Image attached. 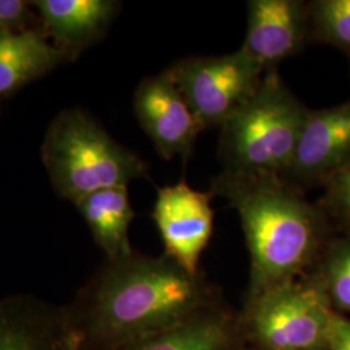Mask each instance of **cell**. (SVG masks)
Masks as SVG:
<instances>
[{
	"label": "cell",
	"instance_id": "obj_11",
	"mask_svg": "<svg viewBox=\"0 0 350 350\" xmlns=\"http://www.w3.org/2000/svg\"><path fill=\"white\" fill-rule=\"evenodd\" d=\"M0 350H83L66 306L33 296L0 297Z\"/></svg>",
	"mask_w": 350,
	"mask_h": 350
},
{
	"label": "cell",
	"instance_id": "obj_16",
	"mask_svg": "<svg viewBox=\"0 0 350 350\" xmlns=\"http://www.w3.org/2000/svg\"><path fill=\"white\" fill-rule=\"evenodd\" d=\"M310 42L332 44L350 53V0L309 1Z\"/></svg>",
	"mask_w": 350,
	"mask_h": 350
},
{
	"label": "cell",
	"instance_id": "obj_19",
	"mask_svg": "<svg viewBox=\"0 0 350 350\" xmlns=\"http://www.w3.org/2000/svg\"><path fill=\"white\" fill-rule=\"evenodd\" d=\"M29 5L23 0H0V33L24 30L30 18Z\"/></svg>",
	"mask_w": 350,
	"mask_h": 350
},
{
	"label": "cell",
	"instance_id": "obj_3",
	"mask_svg": "<svg viewBox=\"0 0 350 350\" xmlns=\"http://www.w3.org/2000/svg\"><path fill=\"white\" fill-rule=\"evenodd\" d=\"M309 108L267 70L256 94L219 127L218 154L226 173L283 174L297 147Z\"/></svg>",
	"mask_w": 350,
	"mask_h": 350
},
{
	"label": "cell",
	"instance_id": "obj_15",
	"mask_svg": "<svg viewBox=\"0 0 350 350\" xmlns=\"http://www.w3.org/2000/svg\"><path fill=\"white\" fill-rule=\"evenodd\" d=\"M231 342L228 318L206 308L167 331L114 350H230Z\"/></svg>",
	"mask_w": 350,
	"mask_h": 350
},
{
	"label": "cell",
	"instance_id": "obj_14",
	"mask_svg": "<svg viewBox=\"0 0 350 350\" xmlns=\"http://www.w3.org/2000/svg\"><path fill=\"white\" fill-rule=\"evenodd\" d=\"M75 205L107 260L133 252L129 228L135 212L129 199L127 187L104 188L82 198Z\"/></svg>",
	"mask_w": 350,
	"mask_h": 350
},
{
	"label": "cell",
	"instance_id": "obj_20",
	"mask_svg": "<svg viewBox=\"0 0 350 350\" xmlns=\"http://www.w3.org/2000/svg\"><path fill=\"white\" fill-rule=\"evenodd\" d=\"M328 349L350 350V321L335 315L328 336Z\"/></svg>",
	"mask_w": 350,
	"mask_h": 350
},
{
	"label": "cell",
	"instance_id": "obj_1",
	"mask_svg": "<svg viewBox=\"0 0 350 350\" xmlns=\"http://www.w3.org/2000/svg\"><path fill=\"white\" fill-rule=\"evenodd\" d=\"M209 289L167 256L131 252L107 263L66 306L83 350H114L186 322Z\"/></svg>",
	"mask_w": 350,
	"mask_h": 350
},
{
	"label": "cell",
	"instance_id": "obj_8",
	"mask_svg": "<svg viewBox=\"0 0 350 350\" xmlns=\"http://www.w3.org/2000/svg\"><path fill=\"white\" fill-rule=\"evenodd\" d=\"M134 112L163 160L187 163L204 129L166 70L139 83Z\"/></svg>",
	"mask_w": 350,
	"mask_h": 350
},
{
	"label": "cell",
	"instance_id": "obj_13",
	"mask_svg": "<svg viewBox=\"0 0 350 350\" xmlns=\"http://www.w3.org/2000/svg\"><path fill=\"white\" fill-rule=\"evenodd\" d=\"M70 56L36 29L0 33V94L25 86Z\"/></svg>",
	"mask_w": 350,
	"mask_h": 350
},
{
	"label": "cell",
	"instance_id": "obj_17",
	"mask_svg": "<svg viewBox=\"0 0 350 350\" xmlns=\"http://www.w3.org/2000/svg\"><path fill=\"white\" fill-rule=\"evenodd\" d=\"M314 279L331 304L350 312V235L334 243L325 254L319 275Z\"/></svg>",
	"mask_w": 350,
	"mask_h": 350
},
{
	"label": "cell",
	"instance_id": "obj_12",
	"mask_svg": "<svg viewBox=\"0 0 350 350\" xmlns=\"http://www.w3.org/2000/svg\"><path fill=\"white\" fill-rule=\"evenodd\" d=\"M46 34L70 53L81 51L104 36L120 7L112 0H37Z\"/></svg>",
	"mask_w": 350,
	"mask_h": 350
},
{
	"label": "cell",
	"instance_id": "obj_7",
	"mask_svg": "<svg viewBox=\"0 0 350 350\" xmlns=\"http://www.w3.org/2000/svg\"><path fill=\"white\" fill-rule=\"evenodd\" d=\"M212 198L211 191L202 192L180 180L159 189L152 211L165 256L192 275H199L201 254L212 238Z\"/></svg>",
	"mask_w": 350,
	"mask_h": 350
},
{
	"label": "cell",
	"instance_id": "obj_2",
	"mask_svg": "<svg viewBox=\"0 0 350 350\" xmlns=\"http://www.w3.org/2000/svg\"><path fill=\"white\" fill-rule=\"evenodd\" d=\"M238 212L250 256V299L296 280L321 248L325 213L278 174L222 172L212 182Z\"/></svg>",
	"mask_w": 350,
	"mask_h": 350
},
{
	"label": "cell",
	"instance_id": "obj_10",
	"mask_svg": "<svg viewBox=\"0 0 350 350\" xmlns=\"http://www.w3.org/2000/svg\"><path fill=\"white\" fill-rule=\"evenodd\" d=\"M248 24L241 49L262 66L279 64L297 55L310 42L308 3L301 0H250Z\"/></svg>",
	"mask_w": 350,
	"mask_h": 350
},
{
	"label": "cell",
	"instance_id": "obj_9",
	"mask_svg": "<svg viewBox=\"0 0 350 350\" xmlns=\"http://www.w3.org/2000/svg\"><path fill=\"white\" fill-rule=\"evenodd\" d=\"M350 163V101L306 116L295 154L280 175L301 192L323 183Z\"/></svg>",
	"mask_w": 350,
	"mask_h": 350
},
{
	"label": "cell",
	"instance_id": "obj_18",
	"mask_svg": "<svg viewBox=\"0 0 350 350\" xmlns=\"http://www.w3.org/2000/svg\"><path fill=\"white\" fill-rule=\"evenodd\" d=\"M325 199L318 205L350 227V163L327 183Z\"/></svg>",
	"mask_w": 350,
	"mask_h": 350
},
{
	"label": "cell",
	"instance_id": "obj_6",
	"mask_svg": "<svg viewBox=\"0 0 350 350\" xmlns=\"http://www.w3.org/2000/svg\"><path fill=\"white\" fill-rule=\"evenodd\" d=\"M204 130L219 129L256 94L265 70L241 47L219 56H191L166 69Z\"/></svg>",
	"mask_w": 350,
	"mask_h": 350
},
{
	"label": "cell",
	"instance_id": "obj_4",
	"mask_svg": "<svg viewBox=\"0 0 350 350\" xmlns=\"http://www.w3.org/2000/svg\"><path fill=\"white\" fill-rule=\"evenodd\" d=\"M42 160L56 192L72 202L148 176L143 159L81 109H65L53 118L42 146Z\"/></svg>",
	"mask_w": 350,
	"mask_h": 350
},
{
	"label": "cell",
	"instance_id": "obj_5",
	"mask_svg": "<svg viewBox=\"0 0 350 350\" xmlns=\"http://www.w3.org/2000/svg\"><path fill=\"white\" fill-rule=\"evenodd\" d=\"M334 317L315 279L292 280L250 299V331L263 350L328 349Z\"/></svg>",
	"mask_w": 350,
	"mask_h": 350
}]
</instances>
